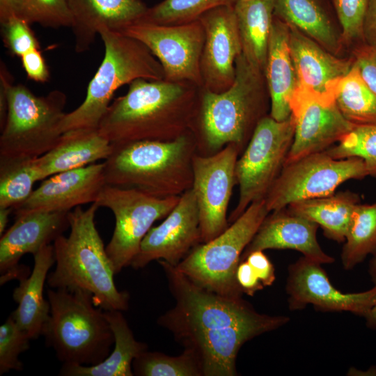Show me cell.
<instances>
[{"mask_svg": "<svg viewBox=\"0 0 376 376\" xmlns=\"http://www.w3.org/2000/svg\"><path fill=\"white\" fill-rule=\"evenodd\" d=\"M199 88L189 81L137 79L110 104L98 131L113 144L174 140L192 130Z\"/></svg>", "mask_w": 376, "mask_h": 376, "instance_id": "6da1fadb", "label": "cell"}, {"mask_svg": "<svg viewBox=\"0 0 376 376\" xmlns=\"http://www.w3.org/2000/svg\"><path fill=\"white\" fill-rule=\"evenodd\" d=\"M99 207L93 203L86 209L78 206L68 212L70 234L61 235L52 244L55 269L48 274L47 284L54 289L87 292L104 311H125L130 295L116 286V274L95 226Z\"/></svg>", "mask_w": 376, "mask_h": 376, "instance_id": "7a4b0ae2", "label": "cell"}, {"mask_svg": "<svg viewBox=\"0 0 376 376\" xmlns=\"http://www.w3.org/2000/svg\"><path fill=\"white\" fill-rule=\"evenodd\" d=\"M196 153L191 131L171 141L114 143L104 161L106 184L160 198L181 196L192 187Z\"/></svg>", "mask_w": 376, "mask_h": 376, "instance_id": "3957f363", "label": "cell"}, {"mask_svg": "<svg viewBox=\"0 0 376 376\" xmlns=\"http://www.w3.org/2000/svg\"><path fill=\"white\" fill-rule=\"evenodd\" d=\"M261 72L242 53L236 59L235 77L226 91L215 93L201 88L191 132L196 153L213 155L226 145H237L242 153L261 118Z\"/></svg>", "mask_w": 376, "mask_h": 376, "instance_id": "277c9868", "label": "cell"}, {"mask_svg": "<svg viewBox=\"0 0 376 376\" xmlns=\"http://www.w3.org/2000/svg\"><path fill=\"white\" fill-rule=\"evenodd\" d=\"M175 300L173 308L161 315L157 323L170 331L176 341L203 333L260 324L281 327L285 316L260 314L241 297H230L205 290L164 260H158Z\"/></svg>", "mask_w": 376, "mask_h": 376, "instance_id": "5b68a950", "label": "cell"}, {"mask_svg": "<svg viewBox=\"0 0 376 376\" xmlns=\"http://www.w3.org/2000/svg\"><path fill=\"white\" fill-rule=\"evenodd\" d=\"M104 47L100 65L90 81L82 103L62 122L63 133L77 129H98L114 93L137 79H164L163 68L139 40L107 28L99 30Z\"/></svg>", "mask_w": 376, "mask_h": 376, "instance_id": "8992f818", "label": "cell"}, {"mask_svg": "<svg viewBox=\"0 0 376 376\" xmlns=\"http://www.w3.org/2000/svg\"><path fill=\"white\" fill-rule=\"evenodd\" d=\"M50 316L42 336L63 363L92 366L104 360L114 336L104 310L84 291L49 288Z\"/></svg>", "mask_w": 376, "mask_h": 376, "instance_id": "52a82bcc", "label": "cell"}, {"mask_svg": "<svg viewBox=\"0 0 376 376\" xmlns=\"http://www.w3.org/2000/svg\"><path fill=\"white\" fill-rule=\"evenodd\" d=\"M0 78L6 87L7 115L1 130L0 159H34L56 143L63 134L65 94L58 90L34 95L13 78L1 61Z\"/></svg>", "mask_w": 376, "mask_h": 376, "instance_id": "ba28073f", "label": "cell"}, {"mask_svg": "<svg viewBox=\"0 0 376 376\" xmlns=\"http://www.w3.org/2000/svg\"><path fill=\"white\" fill-rule=\"evenodd\" d=\"M269 213L265 199L252 203L222 233L196 246L176 269L205 290L241 297L236 271L242 254Z\"/></svg>", "mask_w": 376, "mask_h": 376, "instance_id": "9c48e42d", "label": "cell"}, {"mask_svg": "<svg viewBox=\"0 0 376 376\" xmlns=\"http://www.w3.org/2000/svg\"><path fill=\"white\" fill-rule=\"evenodd\" d=\"M295 133L292 116L277 121L265 116L258 123L235 166L238 202L228 218L235 221L253 202L265 199L285 165Z\"/></svg>", "mask_w": 376, "mask_h": 376, "instance_id": "30bf717a", "label": "cell"}, {"mask_svg": "<svg viewBox=\"0 0 376 376\" xmlns=\"http://www.w3.org/2000/svg\"><path fill=\"white\" fill-rule=\"evenodd\" d=\"M180 198H160L133 189L105 185L95 203L109 209L115 218L106 251L116 274L130 266L153 224L168 216Z\"/></svg>", "mask_w": 376, "mask_h": 376, "instance_id": "8fae6325", "label": "cell"}, {"mask_svg": "<svg viewBox=\"0 0 376 376\" xmlns=\"http://www.w3.org/2000/svg\"><path fill=\"white\" fill-rule=\"evenodd\" d=\"M368 175L363 160L352 157L334 159L325 151L313 153L285 164L267 194L269 212L293 202L334 194L348 180Z\"/></svg>", "mask_w": 376, "mask_h": 376, "instance_id": "7c38bea8", "label": "cell"}, {"mask_svg": "<svg viewBox=\"0 0 376 376\" xmlns=\"http://www.w3.org/2000/svg\"><path fill=\"white\" fill-rule=\"evenodd\" d=\"M121 32L143 43L160 63L164 79L203 86L201 58L205 30L199 19L179 24L138 21Z\"/></svg>", "mask_w": 376, "mask_h": 376, "instance_id": "4fadbf2b", "label": "cell"}, {"mask_svg": "<svg viewBox=\"0 0 376 376\" xmlns=\"http://www.w3.org/2000/svg\"><path fill=\"white\" fill-rule=\"evenodd\" d=\"M240 150L234 143L210 155L193 157V183L198 209L201 243L207 242L228 226L227 211L236 183L235 166Z\"/></svg>", "mask_w": 376, "mask_h": 376, "instance_id": "5bb4252c", "label": "cell"}, {"mask_svg": "<svg viewBox=\"0 0 376 376\" xmlns=\"http://www.w3.org/2000/svg\"><path fill=\"white\" fill-rule=\"evenodd\" d=\"M290 109L295 133L285 164L327 150L354 126L342 114L334 98L308 88L297 87Z\"/></svg>", "mask_w": 376, "mask_h": 376, "instance_id": "9a60e30c", "label": "cell"}, {"mask_svg": "<svg viewBox=\"0 0 376 376\" xmlns=\"http://www.w3.org/2000/svg\"><path fill=\"white\" fill-rule=\"evenodd\" d=\"M201 243L198 209L190 189L180 196L178 204L164 220L150 228L130 266L138 269L153 260H164L176 267Z\"/></svg>", "mask_w": 376, "mask_h": 376, "instance_id": "2e32d148", "label": "cell"}, {"mask_svg": "<svg viewBox=\"0 0 376 376\" xmlns=\"http://www.w3.org/2000/svg\"><path fill=\"white\" fill-rule=\"evenodd\" d=\"M286 290L292 310L310 304L323 311H348L366 318L376 304V285L362 292L343 293L332 285L320 263L305 256L289 267Z\"/></svg>", "mask_w": 376, "mask_h": 376, "instance_id": "e0dca14e", "label": "cell"}, {"mask_svg": "<svg viewBox=\"0 0 376 376\" xmlns=\"http://www.w3.org/2000/svg\"><path fill=\"white\" fill-rule=\"evenodd\" d=\"M68 212H32L15 216V223L0 239V284L28 276L29 269L19 263L34 255L70 228Z\"/></svg>", "mask_w": 376, "mask_h": 376, "instance_id": "ac0fdd59", "label": "cell"}, {"mask_svg": "<svg viewBox=\"0 0 376 376\" xmlns=\"http://www.w3.org/2000/svg\"><path fill=\"white\" fill-rule=\"evenodd\" d=\"M205 30L201 58L203 86L215 93L227 90L235 77L242 45L233 6H219L198 18Z\"/></svg>", "mask_w": 376, "mask_h": 376, "instance_id": "d6986e66", "label": "cell"}, {"mask_svg": "<svg viewBox=\"0 0 376 376\" xmlns=\"http://www.w3.org/2000/svg\"><path fill=\"white\" fill-rule=\"evenodd\" d=\"M106 185L104 162L61 172L43 180L13 212L15 216L32 212H68L95 203Z\"/></svg>", "mask_w": 376, "mask_h": 376, "instance_id": "ffe728a7", "label": "cell"}, {"mask_svg": "<svg viewBox=\"0 0 376 376\" xmlns=\"http://www.w3.org/2000/svg\"><path fill=\"white\" fill-rule=\"evenodd\" d=\"M265 217L252 240L243 251L240 262L251 252L266 249H293L318 263L328 264L334 258L321 249L316 237L318 225L286 207Z\"/></svg>", "mask_w": 376, "mask_h": 376, "instance_id": "44dd1931", "label": "cell"}, {"mask_svg": "<svg viewBox=\"0 0 376 376\" xmlns=\"http://www.w3.org/2000/svg\"><path fill=\"white\" fill-rule=\"evenodd\" d=\"M77 53L88 51L102 28L121 31L143 16L141 0H68Z\"/></svg>", "mask_w": 376, "mask_h": 376, "instance_id": "7402d4cb", "label": "cell"}, {"mask_svg": "<svg viewBox=\"0 0 376 376\" xmlns=\"http://www.w3.org/2000/svg\"><path fill=\"white\" fill-rule=\"evenodd\" d=\"M289 44L297 86L334 98L335 86L350 70L353 61L336 58L291 26H289Z\"/></svg>", "mask_w": 376, "mask_h": 376, "instance_id": "603a6c76", "label": "cell"}, {"mask_svg": "<svg viewBox=\"0 0 376 376\" xmlns=\"http://www.w3.org/2000/svg\"><path fill=\"white\" fill-rule=\"evenodd\" d=\"M279 327L274 324L233 327L192 336L180 343L195 354L203 376H235L236 359L241 347L256 336Z\"/></svg>", "mask_w": 376, "mask_h": 376, "instance_id": "cb8c5ba5", "label": "cell"}, {"mask_svg": "<svg viewBox=\"0 0 376 376\" xmlns=\"http://www.w3.org/2000/svg\"><path fill=\"white\" fill-rule=\"evenodd\" d=\"M113 144L98 129H77L65 132L49 151L32 159L38 181L54 174L84 167L98 160H106Z\"/></svg>", "mask_w": 376, "mask_h": 376, "instance_id": "d4e9b609", "label": "cell"}, {"mask_svg": "<svg viewBox=\"0 0 376 376\" xmlns=\"http://www.w3.org/2000/svg\"><path fill=\"white\" fill-rule=\"evenodd\" d=\"M33 256L31 274L18 280L19 284L13 290L17 307L10 315L31 340L43 334L50 316V304L43 291L48 272L55 264L53 244L45 245Z\"/></svg>", "mask_w": 376, "mask_h": 376, "instance_id": "484cf974", "label": "cell"}, {"mask_svg": "<svg viewBox=\"0 0 376 376\" xmlns=\"http://www.w3.org/2000/svg\"><path fill=\"white\" fill-rule=\"evenodd\" d=\"M270 97V116L277 121L291 116L290 100L297 79L289 44V26L274 17L265 68Z\"/></svg>", "mask_w": 376, "mask_h": 376, "instance_id": "4316f807", "label": "cell"}, {"mask_svg": "<svg viewBox=\"0 0 376 376\" xmlns=\"http://www.w3.org/2000/svg\"><path fill=\"white\" fill-rule=\"evenodd\" d=\"M114 336V348L102 362L92 366L63 363L60 375L64 376H132L134 359L148 350V345L137 341L120 311H104Z\"/></svg>", "mask_w": 376, "mask_h": 376, "instance_id": "83f0119b", "label": "cell"}, {"mask_svg": "<svg viewBox=\"0 0 376 376\" xmlns=\"http://www.w3.org/2000/svg\"><path fill=\"white\" fill-rule=\"evenodd\" d=\"M233 8L242 54L253 68L265 72L274 0H237Z\"/></svg>", "mask_w": 376, "mask_h": 376, "instance_id": "f1b7e54d", "label": "cell"}, {"mask_svg": "<svg viewBox=\"0 0 376 376\" xmlns=\"http://www.w3.org/2000/svg\"><path fill=\"white\" fill-rule=\"evenodd\" d=\"M359 203V194L346 191L293 202L286 209L316 223L323 229L327 237L342 242L345 240L354 210Z\"/></svg>", "mask_w": 376, "mask_h": 376, "instance_id": "f546056e", "label": "cell"}, {"mask_svg": "<svg viewBox=\"0 0 376 376\" xmlns=\"http://www.w3.org/2000/svg\"><path fill=\"white\" fill-rule=\"evenodd\" d=\"M274 15L332 52L340 45L332 24L316 0H274Z\"/></svg>", "mask_w": 376, "mask_h": 376, "instance_id": "4dcf8cb0", "label": "cell"}, {"mask_svg": "<svg viewBox=\"0 0 376 376\" xmlns=\"http://www.w3.org/2000/svg\"><path fill=\"white\" fill-rule=\"evenodd\" d=\"M334 97L344 117L354 125L376 123V93L354 63L337 82Z\"/></svg>", "mask_w": 376, "mask_h": 376, "instance_id": "1f68e13d", "label": "cell"}, {"mask_svg": "<svg viewBox=\"0 0 376 376\" xmlns=\"http://www.w3.org/2000/svg\"><path fill=\"white\" fill-rule=\"evenodd\" d=\"M345 241L341 259L345 269L376 255V202L357 205Z\"/></svg>", "mask_w": 376, "mask_h": 376, "instance_id": "d6a6232c", "label": "cell"}, {"mask_svg": "<svg viewBox=\"0 0 376 376\" xmlns=\"http://www.w3.org/2000/svg\"><path fill=\"white\" fill-rule=\"evenodd\" d=\"M32 159H0V207L13 210L26 201L38 181Z\"/></svg>", "mask_w": 376, "mask_h": 376, "instance_id": "836d02e7", "label": "cell"}, {"mask_svg": "<svg viewBox=\"0 0 376 376\" xmlns=\"http://www.w3.org/2000/svg\"><path fill=\"white\" fill-rule=\"evenodd\" d=\"M132 370L139 376H203L195 354L188 348L176 357L146 350L134 359Z\"/></svg>", "mask_w": 376, "mask_h": 376, "instance_id": "e575fe53", "label": "cell"}, {"mask_svg": "<svg viewBox=\"0 0 376 376\" xmlns=\"http://www.w3.org/2000/svg\"><path fill=\"white\" fill-rule=\"evenodd\" d=\"M237 0H164L146 12L139 21L159 24H179L198 19L219 6H233ZM138 22V21H137Z\"/></svg>", "mask_w": 376, "mask_h": 376, "instance_id": "d590c367", "label": "cell"}, {"mask_svg": "<svg viewBox=\"0 0 376 376\" xmlns=\"http://www.w3.org/2000/svg\"><path fill=\"white\" fill-rule=\"evenodd\" d=\"M325 152L334 159H362L368 175L376 178V123L354 125L337 145Z\"/></svg>", "mask_w": 376, "mask_h": 376, "instance_id": "8d00e7d4", "label": "cell"}, {"mask_svg": "<svg viewBox=\"0 0 376 376\" xmlns=\"http://www.w3.org/2000/svg\"><path fill=\"white\" fill-rule=\"evenodd\" d=\"M31 338L10 315L0 327V375L22 370L19 355L30 347Z\"/></svg>", "mask_w": 376, "mask_h": 376, "instance_id": "74e56055", "label": "cell"}, {"mask_svg": "<svg viewBox=\"0 0 376 376\" xmlns=\"http://www.w3.org/2000/svg\"><path fill=\"white\" fill-rule=\"evenodd\" d=\"M26 20L49 28L71 27L68 0H26Z\"/></svg>", "mask_w": 376, "mask_h": 376, "instance_id": "f35d334b", "label": "cell"}, {"mask_svg": "<svg viewBox=\"0 0 376 376\" xmlns=\"http://www.w3.org/2000/svg\"><path fill=\"white\" fill-rule=\"evenodd\" d=\"M0 24L4 47L12 56L21 57L31 50L40 48L28 21L13 16Z\"/></svg>", "mask_w": 376, "mask_h": 376, "instance_id": "ab89813d", "label": "cell"}, {"mask_svg": "<svg viewBox=\"0 0 376 376\" xmlns=\"http://www.w3.org/2000/svg\"><path fill=\"white\" fill-rule=\"evenodd\" d=\"M368 0H334L343 38L362 40V24Z\"/></svg>", "mask_w": 376, "mask_h": 376, "instance_id": "60d3db41", "label": "cell"}, {"mask_svg": "<svg viewBox=\"0 0 376 376\" xmlns=\"http://www.w3.org/2000/svg\"><path fill=\"white\" fill-rule=\"evenodd\" d=\"M354 63L366 83L376 93V49L362 42L354 52Z\"/></svg>", "mask_w": 376, "mask_h": 376, "instance_id": "b9f144b4", "label": "cell"}, {"mask_svg": "<svg viewBox=\"0 0 376 376\" xmlns=\"http://www.w3.org/2000/svg\"><path fill=\"white\" fill-rule=\"evenodd\" d=\"M27 77L36 82L45 83L49 79V71L40 49L31 50L20 57Z\"/></svg>", "mask_w": 376, "mask_h": 376, "instance_id": "7bdbcfd3", "label": "cell"}, {"mask_svg": "<svg viewBox=\"0 0 376 376\" xmlns=\"http://www.w3.org/2000/svg\"><path fill=\"white\" fill-rule=\"evenodd\" d=\"M244 260L251 265L264 286L272 285L276 279L274 267L263 251H253Z\"/></svg>", "mask_w": 376, "mask_h": 376, "instance_id": "ee69618b", "label": "cell"}, {"mask_svg": "<svg viewBox=\"0 0 376 376\" xmlns=\"http://www.w3.org/2000/svg\"><path fill=\"white\" fill-rule=\"evenodd\" d=\"M236 279L242 292L249 296H253L257 291L264 288L254 269L246 260L240 262L236 271Z\"/></svg>", "mask_w": 376, "mask_h": 376, "instance_id": "f6af8a7d", "label": "cell"}, {"mask_svg": "<svg viewBox=\"0 0 376 376\" xmlns=\"http://www.w3.org/2000/svg\"><path fill=\"white\" fill-rule=\"evenodd\" d=\"M362 42L376 49V0H368L362 24Z\"/></svg>", "mask_w": 376, "mask_h": 376, "instance_id": "bcb514c9", "label": "cell"}, {"mask_svg": "<svg viewBox=\"0 0 376 376\" xmlns=\"http://www.w3.org/2000/svg\"><path fill=\"white\" fill-rule=\"evenodd\" d=\"M13 16L26 20V0H0V23Z\"/></svg>", "mask_w": 376, "mask_h": 376, "instance_id": "7dc6e473", "label": "cell"}, {"mask_svg": "<svg viewBox=\"0 0 376 376\" xmlns=\"http://www.w3.org/2000/svg\"><path fill=\"white\" fill-rule=\"evenodd\" d=\"M13 209L11 207H0V235L1 236L9 221V217Z\"/></svg>", "mask_w": 376, "mask_h": 376, "instance_id": "c3c4849f", "label": "cell"}, {"mask_svg": "<svg viewBox=\"0 0 376 376\" xmlns=\"http://www.w3.org/2000/svg\"><path fill=\"white\" fill-rule=\"evenodd\" d=\"M366 319L368 326L370 327L376 326V304L373 306Z\"/></svg>", "mask_w": 376, "mask_h": 376, "instance_id": "681fc988", "label": "cell"}, {"mask_svg": "<svg viewBox=\"0 0 376 376\" xmlns=\"http://www.w3.org/2000/svg\"><path fill=\"white\" fill-rule=\"evenodd\" d=\"M369 273L371 276L372 281L376 285V255L370 260L369 266Z\"/></svg>", "mask_w": 376, "mask_h": 376, "instance_id": "f907efd6", "label": "cell"}]
</instances>
